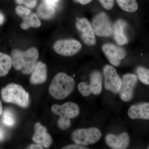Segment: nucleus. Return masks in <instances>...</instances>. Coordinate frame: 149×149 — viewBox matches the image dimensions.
<instances>
[{
  "instance_id": "obj_1",
  "label": "nucleus",
  "mask_w": 149,
  "mask_h": 149,
  "mask_svg": "<svg viewBox=\"0 0 149 149\" xmlns=\"http://www.w3.org/2000/svg\"><path fill=\"white\" fill-rule=\"evenodd\" d=\"M39 57L37 49L32 48L25 52L14 50L12 52V62L14 67L21 70L23 74H30L33 71Z\"/></svg>"
},
{
  "instance_id": "obj_2",
  "label": "nucleus",
  "mask_w": 149,
  "mask_h": 149,
  "mask_svg": "<svg viewBox=\"0 0 149 149\" xmlns=\"http://www.w3.org/2000/svg\"><path fill=\"white\" fill-rule=\"evenodd\" d=\"M74 85L75 82L72 77L64 72H60L54 77L50 85L49 91L54 98L63 100L72 93Z\"/></svg>"
},
{
  "instance_id": "obj_3",
  "label": "nucleus",
  "mask_w": 149,
  "mask_h": 149,
  "mask_svg": "<svg viewBox=\"0 0 149 149\" xmlns=\"http://www.w3.org/2000/svg\"><path fill=\"white\" fill-rule=\"evenodd\" d=\"M1 97L4 101L16 104L22 107H27L29 104V94L17 84H9L3 88Z\"/></svg>"
},
{
  "instance_id": "obj_4",
  "label": "nucleus",
  "mask_w": 149,
  "mask_h": 149,
  "mask_svg": "<svg viewBox=\"0 0 149 149\" xmlns=\"http://www.w3.org/2000/svg\"><path fill=\"white\" fill-rule=\"evenodd\" d=\"M102 133L98 128H90L77 129L72 133V140L80 146H88L96 143L100 139Z\"/></svg>"
},
{
  "instance_id": "obj_5",
  "label": "nucleus",
  "mask_w": 149,
  "mask_h": 149,
  "mask_svg": "<svg viewBox=\"0 0 149 149\" xmlns=\"http://www.w3.org/2000/svg\"><path fill=\"white\" fill-rule=\"evenodd\" d=\"M92 26L94 33L99 37H109L113 32L112 25L106 14L101 13L93 19Z\"/></svg>"
},
{
  "instance_id": "obj_6",
  "label": "nucleus",
  "mask_w": 149,
  "mask_h": 149,
  "mask_svg": "<svg viewBox=\"0 0 149 149\" xmlns=\"http://www.w3.org/2000/svg\"><path fill=\"white\" fill-rule=\"evenodd\" d=\"M104 87L107 91L114 94L119 93L121 85V79L113 67L107 65L103 69Z\"/></svg>"
},
{
  "instance_id": "obj_7",
  "label": "nucleus",
  "mask_w": 149,
  "mask_h": 149,
  "mask_svg": "<svg viewBox=\"0 0 149 149\" xmlns=\"http://www.w3.org/2000/svg\"><path fill=\"white\" fill-rule=\"evenodd\" d=\"M81 48L80 43L74 40H58L54 46V49L57 53L65 56L74 55L80 50Z\"/></svg>"
},
{
  "instance_id": "obj_8",
  "label": "nucleus",
  "mask_w": 149,
  "mask_h": 149,
  "mask_svg": "<svg viewBox=\"0 0 149 149\" xmlns=\"http://www.w3.org/2000/svg\"><path fill=\"white\" fill-rule=\"evenodd\" d=\"M138 82L136 74H126L123 76L119 93L120 98L124 102H129L133 97V91Z\"/></svg>"
},
{
  "instance_id": "obj_9",
  "label": "nucleus",
  "mask_w": 149,
  "mask_h": 149,
  "mask_svg": "<svg viewBox=\"0 0 149 149\" xmlns=\"http://www.w3.org/2000/svg\"><path fill=\"white\" fill-rule=\"evenodd\" d=\"M76 27L81 33V38L84 42L89 46L95 45L96 40L92 25L87 19L77 18Z\"/></svg>"
},
{
  "instance_id": "obj_10",
  "label": "nucleus",
  "mask_w": 149,
  "mask_h": 149,
  "mask_svg": "<svg viewBox=\"0 0 149 149\" xmlns=\"http://www.w3.org/2000/svg\"><path fill=\"white\" fill-rule=\"evenodd\" d=\"M102 48L111 64L115 66H118L126 56V52L124 49L113 44H105Z\"/></svg>"
},
{
  "instance_id": "obj_11",
  "label": "nucleus",
  "mask_w": 149,
  "mask_h": 149,
  "mask_svg": "<svg viewBox=\"0 0 149 149\" xmlns=\"http://www.w3.org/2000/svg\"><path fill=\"white\" fill-rule=\"evenodd\" d=\"M52 111L58 115L59 118L70 119L77 117L80 113V109L77 104L68 102L62 105L55 104L52 106Z\"/></svg>"
},
{
  "instance_id": "obj_12",
  "label": "nucleus",
  "mask_w": 149,
  "mask_h": 149,
  "mask_svg": "<svg viewBox=\"0 0 149 149\" xmlns=\"http://www.w3.org/2000/svg\"><path fill=\"white\" fill-rule=\"evenodd\" d=\"M107 145L111 148L125 149L128 147L130 138L126 132L123 133L118 136L113 134H108L105 137Z\"/></svg>"
},
{
  "instance_id": "obj_13",
  "label": "nucleus",
  "mask_w": 149,
  "mask_h": 149,
  "mask_svg": "<svg viewBox=\"0 0 149 149\" xmlns=\"http://www.w3.org/2000/svg\"><path fill=\"white\" fill-rule=\"evenodd\" d=\"M35 133L32 139L36 143L40 144L45 148H49L52 142L50 135L47 132L45 127L37 123L35 125Z\"/></svg>"
},
{
  "instance_id": "obj_14",
  "label": "nucleus",
  "mask_w": 149,
  "mask_h": 149,
  "mask_svg": "<svg viewBox=\"0 0 149 149\" xmlns=\"http://www.w3.org/2000/svg\"><path fill=\"white\" fill-rule=\"evenodd\" d=\"M128 116L132 119H149V103L133 105L128 110Z\"/></svg>"
},
{
  "instance_id": "obj_15",
  "label": "nucleus",
  "mask_w": 149,
  "mask_h": 149,
  "mask_svg": "<svg viewBox=\"0 0 149 149\" xmlns=\"http://www.w3.org/2000/svg\"><path fill=\"white\" fill-rule=\"evenodd\" d=\"M30 78V83L34 85L42 84L45 82L47 79V66L42 62L36 63L32 72Z\"/></svg>"
},
{
  "instance_id": "obj_16",
  "label": "nucleus",
  "mask_w": 149,
  "mask_h": 149,
  "mask_svg": "<svg viewBox=\"0 0 149 149\" xmlns=\"http://www.w3.org/2000/svg\"><path fill=\"white\" fill-rule=\"evenodd\" d=\"M126 25V22L122 19H118L114 24V38L117 44L120 45H125L128 42V38L124 32Z\"/></svg>"
},
{
  "instance_id": "obj_17",
  "label": "nucleus",
  "mask_w": 149,
  "mask_h": 149,
  "mask_svg": "<svg viewBox=\"0 0 149 149\" xmlns=\"http://www.w3.org/2000/svg\"><path fill=\"white\" fill-rule=\"evenodd\" d=\"M89 85L92 93L96 95L100 94L102 89V82L100 72L98 71L92 72L91 75V83Z\"/></svg>"
},
{
  "instance_id": "obj_18",
  "label": "nucleus",
  "mask_w": 149,
  "mask_h": 149,
  "mask_svg": "<svg viewBox=\"0 0 149 149\" xmlns=\"http://www.w3.org/2000/svg\"><path fill=\"white\" fill-rule=\"evenodd\" d=\"M55 12V7L45 2L41 3L37 8V14L41 18L49 19L53 16Z\"/></svg>"
},
{
  "instance_id": "obj_19",
  "label": "nucleus",
  "mask_w": 149,
  "mask_h": 149,
  "mask_svg": "<svg viewBox=\"0 0 149 149\" xmlns=\"http://www.w3.org/2000/svg\"><path fill=\"white\" fill-rule=\"evenodd\" d=\"M12 65L11 57L6 54L0 52V77L5 76L8 73Z\"/></svg>"
},
{
  "instance_id": "obj_20",
  "label": "nucleus",
  "mask_w": 149,
  "mask_h": 149,
  "mask_svg": "<svg viewBox=\"0 0 149 149\" xmlns=\"http://www.w3.org/2000/svg\"><path fill=\"white\" fill-rule=\"evenodd\" d=\"M41 25V22L38 16L35 13H33L25 17L24 21L21 24V27L22 29H27L30 27L37 28L40 27Z\"/></svg>"
},
{
  "instance_id": "obj_21",
  "label": "nucleus",
  "mask_w": 149,
  "mask_h": 149,
  "mask_svg": "<svg viewBox=\"0 0 149 149\" xmlns=\"http://www.w3.org/2000/svg\"><path fill=\"white\" fill-rule=\"evenodd\" d=\"M118 4L123 10L129 13H134L138 10L136 0H116Z\"/></svg>"
},
{
  "instance_id": "obj_22",
  "label": "nucleus",
  "mask_w": 149,
  "mask_h": 149,
  "mask_svg": "<svg viewBox=\"0 0 149 149\" xmlns=\"http://www.w3.org/2000/svg\"><path fill=\"white\" fill-rule=\"evenodd\" d=\"M2 121L7 126H13L15 124V120L13 112L9 109H6L3 113Z\"/></svg>"
},
{
  "instance_id": "obj_23",
  "label": "nucleus",
  "mask_w": 149,
  "mask_h": 149,
  "mask_svg": "<svg viewBox=\"0 0 149 149\" xmlns=\"http://www.w3.org/2000/svg\"><path fill=\"white\" fill-rule=\"evenodd\" d=\"M137 72L141 82L149 85V70L143 67H139L137 68Z\"/></svg>"
},
{
  "instance_id": "obj_24",
  "label": "nucleus",
  "mask_w": 149,
  "mask_h": 149,
  "mask_svg": "<svg viewBox=\"0 0 149 149\" xmlns=\"http://www.w3.org/2000/svg\"><path fill=\"white\" fill-rule=\"evenodd\" d=\"M77 88L79 92L84 97H88L92 93L89 84L85 82L79 83Z\"/></svg>"
},
{
  "instance_id": "obj_25",
  "label": "nucleus",
  "mask_w": 149,
  "mask_h": 149,
  "mask_svg": "<svg viewBox=\"0 0 149 149\" xmlns=\"http://www.w3.org/2000/svg\"><path fill=\"white\" fill-rule=\"evenodd\" d=\"M58 125L59 128L63 130H65L69 128L70 125V119L59 118L58 121Z\"/></svg>"
},
{
  "instance_id": "obj_26",
  "label": "nucleus",
  "mask_w": 149,
  "mask_h": 149,
  "mask_svg": "<svg viewBox=\"0 0 149 149\" xmlns=\"http://www.w3.org/2000/svg\"><path fill=\"white\" fill-rule=\"evenodd\" d=\"M16 12L20 15L28 16L31 13V11L29 9L22 6H18L16 8Z\"/></svg>"
},
{
  "instance_id": "obj_27",
  "label": "nucleus",
  "mask_w": 149,
  "mask_h": 149,
  "mask_svg": "<svg viewBox=\"0 0 149 149\" xmlns=\"http://www.w3.org/2000/svg\"><path fill=\"white\" fill-rule=\"evenodd\" d=\"M102 6L106 9L109 10L113 7L114 0H99Z\"/></svg>"
},
{
  "instance_id": "obj_28",
  "label": "nucleus",
  "mask_w": 149,
  "mask_h": 149,
  "mask_svg": "<svg viewBox=\"0 0 149 149\" xmlns=\"http://www.w3.org/2000/svg\"><path fill=\"white\" fill-rule=\"evenodd\" d=\"M63 149H88V148H86L84 146L75 144V145H70L66 146L63 147Z\"/></svg>"
},
{
  "instance_id": "obj_29",
  "label": "nucleus",
  "mask_w": 149,
  "mask_h": 149,
  "mask_svg": "<svg viewBox=\"0 0 149 149\" xmlns=\"http://www.w3.org/2000/svg\"><path fill=\"white\" fill-rule=\"evenodd\" d=\"M37 3V0H30L27 2L24 3V4L28 7L33 8L36 6Z\"/></svg>"
},
{
  "instance_id": "obj_30",
  "label": "nucleus",
  "mask_w": 149,
  "mask_h": 149,
  "mask_svg": "<svg viewBox=\"0 0 149 149\" xmlns=\"http://www.w3.org/2000/svg\"><path fill=\"white\" fill-rule=\"evenodd\" d=\"M59 1V0H44L43 1H44V2L48 4L55 7L56 5Z\"/></svg>"
},
{
  "instance_id": "obj_31",
  "label": "nucleus",
  "mask_w": 149,
  "mask_h": 149,
  "mask_svg": "<svg viewBox=\"0 0 149 149\" xmlns=\"http://www.w3.org/2000/svg\"><path fill=\"white\" fill-rule=\"evenodd\" d=\"M28 148L30 149H43V146L42 145L37 143V144H32V145H30Z\"/></svg>"
},
{
  "instance_id": "obj_32",
  "label": "nucleus",
  "mask_w": 149,
  "mask_h": 149,
  "mask_svg": "<svg viewBox=\"0 0 149 149\" xmlns=\"http://www.w3.org/2000/svg\"><path fill=\"white\" fill-rule=\"evenodd\" d=\"M77 2L80 3L82 5H86L92 1V0H74Z\"/></svg>"
},
{
  "instance_id": "obj_33",
  "label": "nucleus",
  "mask_w": 149,
  "mask_h": 149,
  "mask_svg": "<svg viewBox=\"0 0 149 149\" xmlns=\"http://www.w3.org/2000/svg\"><path fill=\"white\" fill-rule=\"evenodd\" d=\"M5 137V131L3 129L0 127V141L3 139Z\"/></svg>"
},
{
  "instance_id": "obj_34",
  "label": "nucleus",
  "mask_w": 149,
  "mask_h": 149,
  "mask_svg": "<svg viewBox=\"0 0 149 149\" xmlns=\"http://www.w3.org/2000/svg\"><path fill=\"white\" fill-rule=\"evenodd\" d=\"M4 20V17L3 15L0 12V24H3Z\"/></svg>"
},
{
  "instance_id": "obj_35",
  "label": "nucleus",
  "mask_w": 149,
  "mask_h": 149,
  "mask_svg": "<svg viewBox=\"0 0 149 149\" xmlns=\"http://www.w3.org/2000/svg\"><path fill=\"white\" fill-rule=\"evenodd\" d=\"M30 0H16V2L19 4H24Z\"/></svg>"
},
{
  "instance_id": "obj_36",
  "label": "nucleus",
  "mask_w": 149,
  "mask_h": 149,
  "mask_svg": "<svg viewBox=\"0 0 149 149\" xmlns=\"http://www.w3.org/2000/svg\"><path fill=\"white\" fill-rule=\"evenodd\" d=\"M3 112V107L1 102L0 101V115L2 114Z\"/></svg>"
},
{
  "instance_id": "obj_37",
  "label": "nucleus",
  "mask_w": 149,
  "mask_h": 149,
  "mask_svg": "<svg viewBox=\"0 0 149 149\" xmlns=\"http://www.w3.org/2000/svg\"><path fill=\"white\" fill-rule=\"evenodd\" d=\"M148 149H149V147H148Z\"/></svg>"
},
{
  "instance_id": "obj_38",
  "label": "nucleus",
  "mask_w": 149,
  "mask_h": 149,
  "mask_svg": "<svg viewBox=\"0 0 149 149\" xmlns=\"http://www.w3.org/2000/svg\"><path fill=\"white\" fill-rule=\"evenodd\" d=\"M43 1H44V0H43Z\"/></svg>"
}]
</instances>
